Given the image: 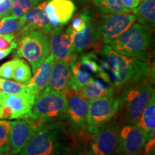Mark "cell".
<instances>
[{
	"label": "cell",
	"mask_w": 155,
	"mask_h": 155,
	"mask_svg": "<svg viewBox=\"0 0 155 155\" xmlns=\"http://www.w3.org/2000/svg\"><path fill=\"white\" fill-rule=\"evenodd\" d=\"M17 48L15 34H0V50H14Z\"/></svg>",
	"instance_id": "30"
},
{
	"label": "cell",
	"mask_w": 155,
	"mask_h": 155,
	"mask_svg": "<svg viewBox=\"0 0 155 155\" xmlns=\"http://www.w3.org/2000/svg\"><path fill=\"white\" fill-rule=\"evenodd\" d=\"M71 155H94L91 151H82V152H78Z\"/></svg>",
	"instance_id": "34"
},
{
	"label": "cell",
	"mask_w": 155,
	"mask_h": 155,
	"mask_svg": "<svg viewBox=\"0 0 155 155\" xmlns=\"http://www.w3.org/2000/svg\"><path fill=\"white\" fill-rule=\"evenodd\" d=\"M119 108V96L115 93L89 101L87 129L94 134L115 117Z\"/></svg>",
	"instance_id": "7"
},
{
	"label": "cell",
	"mask_w": 155,
	"mask_h": 155,
	"mask_svg": "<svg viewBox=\"0 0 155 155\" xmlns=\"http://www.w3.org/2000/svg\"><path fill=\"white\" fill-rule=\"evenodd\" d=\"M94 3L101 15L129 12L122 5L121 0H94Z\"/></svg>",
	"instance_id": "23"
},
{
	"label": "cell",
	"mask_w": 155,
	"mask_h": 155,
	"mask_svg": "<svg viewBox=\"0 0 155 155\" xmlns=\"http://www.w3.org/2000/svg\"><path fill=\"white\" fill-rule=\"evenodd\" d=\"M68 104L65 121L70 124L75 131H83L87 128L89 101L71 88L65 90Z\"/></svg>",
	"instance_id": "11"
},
{
	"label": "cell",
	"mask_w": 155,
	"mask_h": 155,
	"mask_svg": "<svg viewBox=\"0 0 155 155\" xmlns=\"http://www.w3.org/2000/svg\"><path fill=\"white\" fill-rule=\"evenodd\" d=\"M46 3L47 1L38 4L19 18L21 27L17 32V36L20 37L31 31H40L44 33H50L53 28L45 9Z\"/></svg>",
	"instance_id": "14"
},
{
	"label": "cell",
	"mask_w": 155,
	"mask_h": 155,
	"mask_svg": "<svg viewBox=\"0 0 155 155\" xmlns=\"http://www.w3.org/2000/svg\"><path fill=\"white\" fill-rule=\"evenodd\" d=\"M20 27L19 18L9 15L0 19V34L17 33Z\"/></svg>",
	"instance_id": "28"
},
{
	"label": "cell",
	"mask_w": 155,
	"mask_h": 155,
	"mask_svg": "<svg viewBox=\"0 0 155 155\" xmlns=\"http://www.w3.org/2000/svg\"><path fill=\"white\" fill-rule=\"evenodd\" d=\"M34 1L35 2H36L37 4H39V2H40L43 1V0H34Z\"/></svg>",
	"instance_id": "35"
},
{
	"label": "cell",
	"mask_w": 155,
	"mask_h": 155,
	"mask_svg": "<svg viewBox=\"0 0 155 155\" xmlns=\"http://www.w3.org/2000/svg\"><path fill=\"white\" fill-rule=\"evenodd\" d=\"M121 2L124 7L130 12L136 8L139 5L140 2L139 0H121Z\"/></svg>",
	"instance_id": "32"
},
{
	"label": "cell",
	"mask_w": 155,
	"mask_h": 155,
	"mask_svg": "<svg viewBox=\"0 0 155 155\" xmlns=\"http://www.w3.org/2000/svg\"><path fill=\"white\" fill-rule=\"evenodd\" d=\"M137 125L147 134L155 130V94L153 90L150 100L142 112Z\"/></svg>",
	"instance_id": "22"
},
{
	"label": "cell",
	"mask_w": 155,
	"mask_h": 155,
	"mask_svg": "<svg viewBox=\"0 0 155 155\" xmlns=\"http://www.w3.org/2000/svg\"><path fill=\"white\" fill-rule=\"evenodd\" d=\"M10 124L9 154L16 155L22 151L41 124L27 118L10 121Z\"/></svg>",
	"instance_id": "13"
},
{
	"label": "cell",
	"mask_w": 155,
	"mask_h": 155,
	"mask_svg": "<svg viewBox=\"0 0 155 155\" xmlns=\"http://www.w3.org/2000/svg\"><path fill=\"white\" fill-rule=\"evenodd\" d=\"M69 137L62 121L42 123L19 155H69Z\"/></svg>",
	"instance_id": "2"
},
{
	"label": "cell",
	"mask_w": 155,
	"mask_h": 155,
	"mask_svg": "<svg viewBox=\"0 0 155 155\" xmlns=\"http://www.w3.org/2000/svg\"><path fill=\"white\" fill-rule=\"evenodd\" d=\"M152 33V27L137 23L108 45L116 52L127 57L147 58Z\"/></svg>",
	"instance_id": "4"
},
{
	"label": "cell",
	"mask_w": 155,
	"mask_h": 155,
	"mask_svg": "<svg viewBox=\"0 0 155 155\" xmlns=\"http://www.w3.org/2000/svg\"><path fill=\"white\" fill-rule=\"evenodd\" d=\"M17 42L15 55L25 58L35 74L50 53L49 35L40 31H31L21 35Z\"/></svg>",
	"instance_id": "6"
},
{
	"label": "cell",
	"mask_w": 155,
	"mask_h": 155,
	"mask_svg": "<svg viewBox=\"0 0 155 155\" xmlns=\"http://www.w3.org/2000/svg\"><path fill=\"white\" fill-rule=\"evenodd\" d=\"M147 134L137 124H126L119 134L117 155H140L144 150Z\"/></svg>",
	"instance_id": "12"
},
{
	"label": "cell",
	"mask_w": 155,
	"mask_h": 155,
	"mask_svg": "<svg viewBox=\"0 0 155 155\" xmlns=\"http://www.w3.org/2000/svg\"><path fill=\"white\" fill-rule=\"evenodd\" d=\"M114 88L108 83L101 80L94 79L86 86L81 88L78 91L81 96L88 101H91L106 95L114 94Z\"/></svg>",
	"instance_id": "20"
},
{
	"label": "cell",
	"mask_w": 155,
	"mask_h": 155,
	"mask_svg": "<svg viewBox=\"0 0 155 155\" xmlns=\"http://www.w3.org/2000/svg\"><path fill=\"white\" fill-rule=\"evenodd\" d=\"M137 18L129 12L102 15L98 23V37L103 44H108L134 24Z\"/></svg>",
	"instance_id": "10"
},
{
	"label": "cell",
	"mask_w": 155,
	"mask_h": 155,
	"mask_svg": "<svg viewBox=\"0 0 155 155\" xmlns=\"http://www.w3.org/2000/svg\"><path fill=\"white\" fill-rule=\"evenodd\" d=\"M78 1H82V2H85V1H88V0H78Z\"/></svg>",
	"instance_id": "37"
},
{
	"label": "cell",
	"mask_w": 155,
	"mask_h": 155,
	"mask_svg": "<svg viewBox=\"0 0 155 155\" xmlns=\"http://www.w3.org/2000/svg\"><path fill=\"white\" fill-rule=\"evenodd\" d=\"M19 58H15L0 66V77L5 79H12L14 70L16 67Z\"/></svg>",
	"instance_id": "29"
},
{
	"label": "cell",
	"mask_w": 155,
	"mask_h": 155,
	"mask_svg": "<svg viewBox=\"0 0 155 155\" xmlns=\"http://www.w3.org/2000/svg\"><path fill=\"white\" fill-rule=\"evenodd\" d=\"M38 5L34 0H11V16L20 18L27 12Z\"/></svg>",
	"instance_id": "26"
},
{
	"label": "cell",
	"mask_w": 155,
	"mask_h": 155,
	"mask_svg": "<svg viewBox=\"0 0 155 155\" xmlns=\"http://www.w3.org/2000/svg\"><path fill=\"white\" fill-rule=\"evenodd\" d=\"M13 50L9 49V50H0V61L4 59V58L8 56L9 54L12 53Z\"/></svg>",
	"instance_id": "33"
},
{
	"label": "cell",
	"mask_w": 155,
	"mask_h": 155,
	"mask_svg": "<svg viewBox=\"0 0 155 155\" xmlns=\"http://www.w3.org/2000/svg\"><path fill=\"white\" fill-rule=\"evenodd\" d=\"M139 2H141V1H143V0H139Z\"/></svg>",
	"instance_id": "39"
},
{
	"label": "cell",
	"mask_w": 155,
	"mask_h": 155,
	"mask_svg": "<svg viewBox=\"0 0 155 155\" xmlns=\"http://www.w3.org/2000/svg\"><path fill=\"white\" fill-rule=\"evenodd\" d=\"M35 98L32 94L11 95L0 92V119L29 118Z\"/></svg>",
	"instance_id": "8"
},
{
	"label": "cell",
	"mask_w": 155,
	"mask_h": 155,
	"mask_svg": "<svg viewBox=\"0 0 155 155\" xmlns=\"http://www.w3.org/2000/svg\"><path fill=\"white\" fill-rule=\"evenodd\" d=\"M10 130V121L0 119V154H9Z\"/></svg>",
	"instance_id": "27"
},
{
	"label": "cell",
	"mask_w": 155,
	"mask_h": 155,
	"mask_svg": "<svg viewBox=\"0 0 155 155\" xmlns=\"http://www.w3.org/2000/svg\"><path fill=\"white\" fill-rule=\"evenodd\" d=\"M0 92L11 95H25L31 94L28 85L9 81L0 77ZM33 95V94H32Z\"/></svg>",
	"instance_id": "24"
},
{
	"label": "cell",
	"mask_w": 155,
	"mask_h": 155,
	"mask_svg": "<svg viewBox=\"0 0 155 155\" xmlns=\"http://www.w3.org/2000/svg\"><path fill=\"white\" fill-rule=\"evenodd\" d=\"M32 78L30 65L24 60L19 58L18 62L14 70L12 79L17 83L28 85Z\"/></svg>",
	"instance_id": "25"
},
{
	"label": "cell",
	"mask_w": 155,
	"mask_h": 155,
	"mask_svg": "<svg viewBox=\"0 0 155 155\" xmlns=\"http://www.w3.org/2000/svg\"><path fill=\"white\" fill-rule=\"evenodd\" d=\"M55 61V58L50 54L38 68L30 82L28 84L31 94H33L36 98L47 86Z\"/></svg>",
	"instance_id": "19"
},
{
	"label": "cell",
	"mask_w": 155,
	"mask_h": 155,
	"mask_svg": "<svg viewBox=\"0 0 155 155\" xmlns=\"http://www.w3.org/2000/svg\"><path fill=\"white\" fill-rule=\"evenodd\" d=\"M11 0H5L0 3V19L10 15Z\"/></svg>",
	"instance_id": "31"
},
{
	"label": "cell",
	"mask_w": 155,
	"mask_h": 155,
	"mask_svg": "<svg viewBox=\"0 0 155 155\" xmlns=\"http://www.w3.org/2000/svg\"><path fill=\"white\" fill-rule=\"evenodd\" d=\"M45 12L53 29L65 26L76 10L72 0H48Z\"/></svg>",
	"instance_id": "17"
},
{
	"label": "cell",
	"mask_w": 155,
	"mask_h": 155,
	"mask_svg": "<svg viewBox=\"0 0 155 155\" xmlns=\"http://www.w3.org/2000/svg\"><path fill=\"white\" fill-rule=\"evenodd\" d=\"M73 51L75 54L82 53L91 48H100L101 42L98 32V23L94 20L93 16L88 19L86 28L78 32H73L67 28Z\"/></svg>",
	"instance_id": "15"
},
{
	"label": "cell",
	"mask_w": 155,
	"mask_h": 155,
	"mask_svg": "<svg viewBox=\"0 0 155 155\" xmlns=\"http://www.w3.org/2000/svg\"><path fill=\"white\" fill-rule=\"evenodd\" d=\"M67 104L65 92L42 91L35 98L29 118L40 124L65 121Z\"/></svg>",
	"instance_id": "5"
},
{
	"label": "cell",
	"mask_w": 155,
	"mask_h": 155,
	"mask_svg": "<svg viewBox=\"0 0 155 155\" xmlns=\"http://www.w3.org/2000/svg\"><path fill=\"white\" fill-rule=\"evenodd\" d=\"M72 68L71 63L65 61H55L45 88L42 91L63 93L71 87Z\"/></svg>",
	"instance_id": "18"
},
{
	"label": "cell",
	"mask_w": 155,
	"mask_h": 155,
	"mask_svg": "<svg viewBox=\"0 0 155 155\" xmlns=\"http://www.w3.org/2000/svg\"><path fill=\"white\" fill-rule=\"evenodd\" d=\"M5 0H0V3H2V2H5Z\"/></svg>",
	"instance_id": "36"
},
{
	"label": "cell",
	"mask_w": 155,
	"mask_h": 155,
	"mask_svg": "<svg viewBox=\"0 0 155 155\" xmlns=\"http://www.w3.org/2000/svg\"><path fill=\"white\" fill-rule=\"evenodd\" d=\"M121 123L113 118L93 134L91 152L94 155H116Z\"/></svg>",
	"instance_id": "9"
},
{
	"label": "cell",
	"mask_w": 155,
	"mask_h": 155,
	"mask_svg": "<svg viewBox=\"0 0 155 155\" xmlns=\"http://www.w3.org/2000/svg\"><path fill=\"white\" fill-rule=\"evenodd\" d=\"M154 90L145 81L124 88L119 96L120 117L125 124H137Z\"/></svg>",
	"instance_id": "3"
},
{
	"label": "cell",
	"mask_w": 155,
	"mask_h": 155,
	"mask_svg": "<svg viewBox=\"0 0 155 155\" xmlns=\"http://www.w3.org/2000/svg\"><path fill=\"white\" fill-rule=\"evenodd\" d=\"M139 24L154 26L155 22V1L143 0L136 8L131 10Z\"/></svg>",
	"instance_id": "21"
},
{
	"label": "cell",
	"mask_w": 155,
	"mask_h": 155,
	"mask_svg": "<svg viewBox=\"0 0 155 155\" xmlns=\"http://www.w3.org/2000/svg\"><path fill=\"white\" fill-rule=\"evenodd\" d=\"M49 34L50 53L55 61L70 62L76 57L67 29L63 27L54 28Z\"/></svg>",
	"instance_id": "16"
},
{
	"label": "cell",
	"mask_w": 155,
	"mask_h": 155,
	"mask_svg": "<svg viewBox=\"0 0 155 155\" xmlns=\"http://www.w3.org/2000/svg\"><path fill=\"white\" fill-rule=\"evenodd\" d=\"M101 72L98 77L115 88H126L147 81L150 66L147 58H131L119 54L108 44L100 50Z\"/></svg>",
	"instance_id": "1"
},
{
	"label": "cell",
	"mask_w": 155,
	"mask_h": 155,
	"mask_svg": "<svg viewBox=\"0 0 155 155\" xmlns=\"http://www.w3.org/2000/svg\"><path fill=\"white\" fill-rule=\"evenodd\" d=\"M0 155H9V154H0Z\"/></svg>",
	"instance_id": "38"
}]
</instances>
